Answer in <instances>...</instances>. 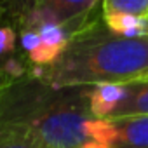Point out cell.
<instances>
[{
	"instance_id": "1",
	"label": "cell",
	"mask_w": 148,
	"mask_h": 148,
	"mask_svg": "<svg viewBox=\"0 0 148 148\" xmlns=\"http://www.w3.org/2000/svg\"><path fill=\"white\" fill-rule=\"evenodd\" d=\"M89 87H52L28 71L0 92V122L35 136L44 148H108V120L89 108Z\"/></svg>"
},
{
	"instance_id": "2",
	"label": "cell",
	"mask_w": 148,
	"mask_h": 148,
	"mask_svg": "<svg viewBox=\"0 0 148 148\" xmlns=\"http://www.w3.org/2000/svg\"><path fill=\"white\" fill-rule=\"evenodd\" d=\"M30 73L52 87H89L96 84H127L148 79V32L138 37L112 33L101 19L73 33L58 56Z\"/></svg>"
},
{
	"instance_id": "3",
	"label": "cell",
	"mask_w": 148,
	"mask_h": 148,
	"mask_svg": "<svg viewBox=\"0 0 148 148\" xmlns=\"http://www.w3.org/2000/svg\"><path fill=\"white\" fill-rule=\"evenodd\" d=\"M101 0H35L33 9L56 21L70 37L86 28Z\"/></svg>"
},
{
	"instance_id": "4",
	"label": "cell",
	"mask_w": 148,
	"mask_h": 148,
	"mask_svg": "<svg viewBox=\"0 0 148 148\" xmlns=\"http://www.w3.org/2000/svg\"><path fill=\"white\" fill-rule=\"evenodd\" d=\"M108 148H148V115L108 120Z\"/></svg>"
},
{
	"instance_id": "5",
	"label": "cell",
	"mask_w": 148,
	"mask_h": 148,
	"mask_svg": "<svg viewBox=\"0 0 148 148\" xmlns=\"http://www.w3.org/2000/svg\"><path fill=\"white\" fill-rule=\"evenodd\" d=\"M125 94V84H96L89 86V108L96 119L108 120Z\"/></svg>"
},
{
	"instance_id": "6",
	"label": "cell",
	"mask_w": 148,
	"mask_h": 148,
	"mask_svg": "<svg viewBox=\"0 0 148 148\" xmlns=\"http://www.w3.org/2000/svg\"><path fill=\"white\" fill-rule=\"evenodd\" d=\"M138 115H148V79L125 84V94L108 120Z\"/></svg>"
},
{
	"instance_id": "7",
	"label": "cell",
	"mask_w": 148,
	"mask_h": 148,
	"mask_svg": "<svg viewBox=\"0 0 148 148\" xmlns=\"http://www.w3.org/2000/svg\"><path fill=\"white\" fill-rule=\"evenodd\" d=\"M105 26L122 37H138L148 32V18H138L131 14H106L101 16Z\"/></svg>"
},
{
	"instance_id": "8",
	"label": "cell",
	"mask_w": 148,
	"mask_h": 148,
	"mask_svg": "<svg viewBox=\"0 0 148 148\" xmlns=\"http://www.w3.org/2000/svg\"><path fill=\"white\" fill-rule=\"evenodd\" d=\"M0 148H44V145L28 131L0 122Z\"/></svg>"
},
{
	"instance_id": "9",
	"label": "cell",
	"mask_w": 148,
	"mask_h": 148,
	"mask_svg": "<svg viewBox=\"0 0 148 148\" xmlns=\"http://www.w3.org/2000/svg\"><path fill=\"white\" fill-rule=\"evenodd\" d=\"M101 16L106 14H131L148 18V0H101Z\"/></svg>"
},
{
	"instance_id": "10",
	"label": "cell",
	"mask_w": 148,
	"mask_h": 148,
	"mask_svg": "<svg viewBox=\"0 0 148 148\" xmlns=\"http://www.w3.org/2000/svg\"><path fill=\"white\" fill-rule=\"evenodd\" d=\"M16 40H18V35L14 30L7 26L0 28V66H2L4 61H7L16 54Z\"/></svg>"
}]
</instances>
